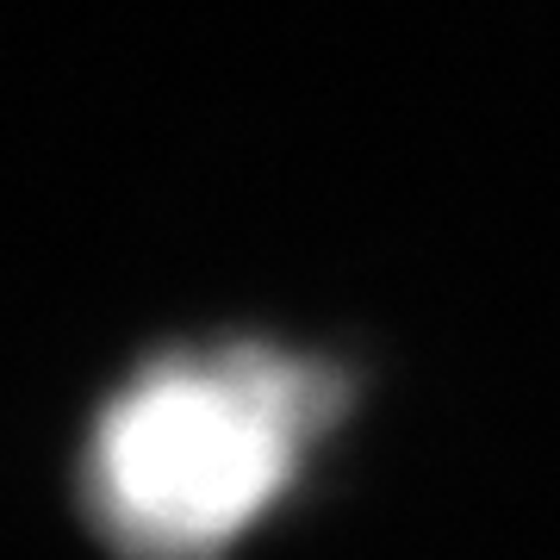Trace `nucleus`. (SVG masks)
<instances>
[{
    "instance_id": "f257e3e1",
    "label": "nucleus",
    "mask_w": 560,
    "mask_h": 560,
    "mask_svg": "<svg viewBox=\"0 0 560 560\" xmlns=\"http://www.w3.org/2000/svg\"><path fill=\"white\" fill-rule=\"evenodd\" d=\"M330 381L280 349L143 361L88 436V517L125 560H224L305 467Z\"/></svg>"
}]
</instances>
